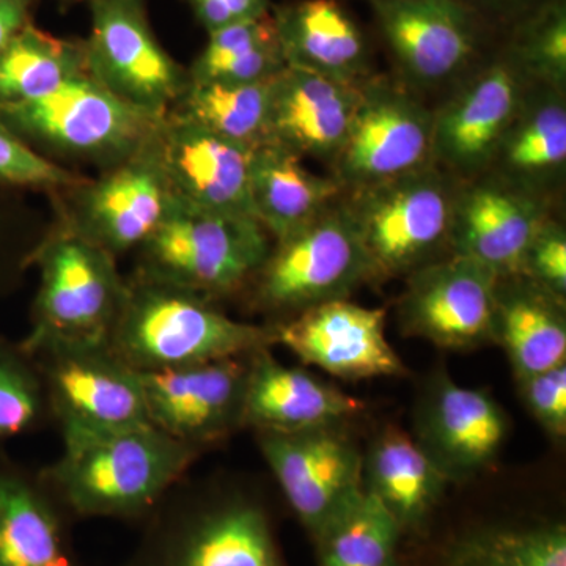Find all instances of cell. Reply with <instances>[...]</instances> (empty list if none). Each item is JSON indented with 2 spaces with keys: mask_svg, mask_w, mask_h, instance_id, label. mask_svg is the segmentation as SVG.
Segmentation results:
<instances>
[{
  "mask_svg": "<svg viewBox=\"0 0 566 566\" xmlns=\"http://www.w3.org/2000/svg\"><path fill=\"white\" fill-rule=\"evenodd\" d=\"M63 444L44 482L59 504L84 517L150 515L200 453L153 424L63 436Z\"/></svg>",
  "mask_w": 566,
  "mask_h": 566,
  "instance_id": "obj_1",
  "label": "cell"
},
{
  "mask_svg": "<svg viewBox=\"0 0 566 566\" xmlns=\"http://www.w3.org/2000/svg\"><path fill=\"white\" fill-rule=\"evenodd\" d=\"M109 345L137 371L170 370L274 345L271 326L238 322L200 294L137 275Z\"/></svg>",
  "mask_w": 566,
  "mask_h": 566,
  "instance_id": "obj_2",
  "label": "cell"
},
{
  "mask_svg": "<svg viewBox=\"0 0 566 566\" xmlns=\"http://www.w3.org/2000/svg\"><path fill=\"white\" fill-rule=\"evenodd\" d=\"M460 178L430 164L342 197L374 281L409 275L450 253Z\"/></svg>",
  "mask_w": 566,
  "mask_h": 566,
  "instance_id": "obj_3",
  "label": "cell"
},
{
  "mask_svg": "<svg viewBox=\"0 0 566 566\" xmlns=\"http://www.w3.org/2000/svg\"><path fill=\"white\" fill-rule=\"evenodd\" d=\"M140 252V275L212 300L255 279L271 243L253 218L199 210L177 200Z\"/></svg>",
  "mask_w": 566,
  "mask_h": 566,
  "instance_id": "obj_4",
  "label": "cell"
},
{
  "mask_svg": "<svg viewBox=\"0 0 566 566\" xmlns=\"http://www.w3.org/2000/svg\"><path fill=\"white\" fill-rule=\"evenodd\" d=\"M35 263L40 289L24 345L109 342L126 296L115 256L66 222L40 245Z\"/></svg>",
  "mask_w": 566,
  "mask_h": 566,
  "instance_id": "obj_5",
  "label": "cell"
},
{
  "mask_svg": "<svg viewBox=\"0 0 566 566\" xmlns=\"http://www.w3.org/2000/svg\"><path fill=\"white\" fill-rule=\"evenodd\" d=\"M43 381L48 406L63 436L102 434L151 424L140 374L109 342L24 345Z\"/></svg>",
  "mask_w": 566,
  "mask_h": 566,
  "instance_id": "obj_6",
  "label": "cell"
},
{
  "mask_svg": "<svg viewBox=\"0 0 566 566\" xmlns=\"http://www.w3.org/2000/svg\"><path fill=\"white\" fill-rule=\"evenodd\" d=\"M0 118L25 142L112 166L147 144L164 117L123 102L84 74L43 98L0 107Z\"/></svg>",
  "mask_w": 566,
  "mask_h": 566,
  "instance_id": "obj_7",
  "label": "cell"
},
{
  "mask_svg": "<svg viewBox=\"0 0 566 566\" xmlns=\"http://www.w3.org/2000/svg\"><path fill=\"white\" fill-rule=\"evenodd\" d=\"M255 281L259 305L292 315L327 301L349 300L364 283L374 282L342 199L277 241Z\"/></svg>",
  "mask_w": 566,
  "mask_h": 566,
  "instance_id": "obj_8",
  "label": "cell"
},
{
  "mask_svg": "<svg viewBox=\"0 0 566 566\" xmlns=\"http://www.w3.org/2000/svg\"><path fill=\"white\" fill-rule=\"evenodd\" d=\"M153 516L126 566H283L266 513L245 499L178 497Z\"/></svg>",
  "mask_w": 566,
  "mask_h": 566,
  "instance_id": "obj_9",
  "label": "cell"
},
{
  "mask_svg": "<svg viewBox=\"0 0 566 566\" xmlns=\"http://www.w3.org/2000/svg\"><path fill=\"white\" fill-rule=\"evenodd\" d=\"M84 41L88 74L123 102L166 117L188 88L181 69L156 39L144 0H93Z\"/></svg>",
  "mask_w": 566,
  "mask_h": 566,
  "instance_id": "obj_10",
  "label": "cell"
},
{
  "mask_svg": "<svg viewBox=\"0 0 566 566\" xmlns=\"http://www.w3.org/2000/svg\"><path fill=\"white\" fill-rule=\"evenodd\" d=\"M433 164V112L409 88L365 80L352 128L333 164L345 192L403 177Z\"/></svg>",
  "mask_w": 566,
  "mask_h": 566,
  "instance_id": "obj_11",
  "label": "cell"
},
{
  "mask_svg": "<svg viewBox=\"0 0 566 566\" xmlns=\"http://www.w3.org/2000/svg\"><path fill=\"white\" fill-rule=\"evenodd\" d=\"M345 424L296 433L255 431L283 495L315 539L364 493V455Z\"/></svg>",
  "mask_w": 566,
  "mask_h": 566,
  "instance_id": "obj_12",
  "label": "cell"
},
{
  "mask_svg": "<svg viewBox=\"0 0 566 566\" xmlns=\"http://www.w3.org/2000/svg\"><path fill=\"white\" fill-rule=\"evenodd\" d=\"M76 189L74 214L66 222L114 256L140 249L177 203L156 133L139 150Z\"/></svg>",
  "mask_w": 566,
  "mask_h": 566,
  "instance_id": "obj_13",
  "label": "cell"
},
{
  "mask_svg": "<svg viewBox=\"0 0 566 566\" xmlns=\"http://www.w3.org/2000/svg\"><path fill=\"white\" fill-rule=\"evenodd\" d=\"M497 275L482 264L449 255L406 275L398 323L408 337L447 349L493 344Z\"/></svg>",
  "mask_w": 566,
  "mask_h": 566,
  "instance_id": "obj_14",
  "label": "cell"
},
{
  "mask_svg": "<svg viewBox=\"0 0 566 566\" xmlns=\"http://www.w3.org/2000/svg\"><path fill=\"white\" fill-rule=\"evenodd\" d=\"M509 52L475 71L433 112V163L460 180L485 174L528 85Z\"/></svg>",
  "mask_w": 566,
  "mask_h": 566,
  "instance_id": "obj_15",
  "label": "cell"
},
{
  "mask_svg": "<svg viewBox=\"0 0 566 566\" xmlns=\"http://www.w3.org/2000/svg\"><path fill=\"white\" fill-rule=\"evenodd\" d=\"M249 357L139 371L153 427L200 452L243 428Z\"/></svg>",
  "mask_w": 566,
  "mask_h": 566,
  "instance_id": "obj_16",
  "label": "cell"
},
{
  "mask_svg": "<svg viewBox=\"0 0 566 566\" xmlns=\"http://www.w3.org/2000/svg\"><path fill=\"white\" fill-rule=\"evenodd\" d=\"M549 218L542 192L499 174L460 180L450 253L482 264L497 277L520 274L528 244Z\"/></svg>",
  "mask_w": 566,
  "mask_h": 566,
  "instance_id": "obj_17",
  "label": "cell"
},
{
  "mask_svg": "<svg viewBox=\"0 0 566 566\" xmlns=\"http://www.w3.org/2000/svg\"><path fill=\"white\" fill-rule=\"evenodd\" d=\"M271 327L274 344L345 381L406 374L403 360L386 337L385 308L327 301Z\"/></svg>",
  "mask_w": 566,
  "mask_h": 566,
  "instance_id": "obj_18",
  "label": "cell"
},
{
  "mask_svg": "<svg viewBox=\"0 0 566 566\" xmlns=\"http://www.w3.org/2000/svg\"><path fill=\"white\" fill-rule=\"evenodd\" d=\"M370 2L379 32L408 84H446L471 65L482 17L464 0Z\"/></svg>",
  "mask_w": 566,
  "mask_h": 566,
  "instance_id": "obj_19",
  "label": "cell"
},
{
  "mask_svg": "<svg viewBox=\"0 0 566 566\" xmlns=\"http://www.w3.org/2000/svg\"><path fill=\"white\" fill-rule=\"evenodd\" d=\"M509 417L485 390L436 375L416 416L415 441L447 482H465L497 460L509 434Z\"/></svg>",
  "mask_w": 566,
  "mask_h": 566,
  "instance_id": "obj_20",
  "label": "cell"
},
{
  "mask_svg": "<svg viewBox=\"0 0 566 566\" xmlns=\"http://www.w3.org/2000/svg\"><path fill=\"white\" fill-rule=\"evenodd\" d=\"M156 145L178 202L255 219L249 191L252 148L223 139L174 112L163 118Z\"/></svg>",
  "mask_w": 566,
  "mask_h": 566,
  "instance_id": "obj_21",
  "label": "cell"
},
{
  "mask_svg": "<svg viewBox=\"0 0 566 566\" xmlns=\"http://www.w3.org/2000/svg\"><path fill=\"white\" fill-rule=\"evenodd\" d=\"M360 84L286 65L273 80L270 142L333 166L359 106Z\"/></svg>",
  "mask_w": 566,
  "mask_h": 566,
  "instance_id": "obj_22",
  "label": "cell"
},
{
  "mask_svg": "<svg viewBox=\"0 0 566 566\" xmlns=\"http://www.w3.org/2000/svg\"><path fill=\"white\" fill-rule=\"evenodd\" d=\"M364 403L304 368L279 363L270 348L249 357L243 428L296 433L348 422Z\"/></svg>",
  "mask_w": 566,
  "mask_h": 566,
  "instance_id": "obj_23",
  "label": "cell"
},
{
  "mask_svg": "<svg viewBox=\"0 0 566 566\" xmlns=\"http://www.w3.org/2000/svg\"><path fill=\"white\" fill-rule=\"evenodd\" d=\"M273 17L286 65L349 84L370 77L364 32L338 0H296Z\"/></svg>",
  "mask_w": 566,
  "mask_h": 566,
  "instance_id": "obj_24",
  "label": "cell"
},
{
  "mask_svg": "<svg viewBox=\"0 0 566 566\" xmlns=\"http://www.w3.org/2000/svg\"><path fill=\"white\" fill-rule=\"evenodd\" d=\"M565 303L526 275L497 279L493 344L504 349L515 379L566 363Z\"/></svg>",
  "mask_w": 566,
  "mask_h": 566,
  "instance_id": "obj_25",
  "label": "cell"
},
{
  "mask_svg": "<svg viewBox=\"0 0 566 566\" xmlns=\"http://www.w3.org/2000/svg\"><path fill=\"white\" fill-rule=\"evenodd\" d=\"M303 159L274 142L252 150V211L275 243L314 221L345 193L334 177H319L304 166Z\"/></svg>",
  "mask_w": 566,
  "mask_h": 566,
  "instance_id": "obj_26",
  "label": "cell"
},
{
  "mask_svg": "<svg viewBox=\"0 0 566 566\" xmlns=\"http://www.w3.org/2000/svg\"><path fill=\"white\" fill-rule=\"evenodd\" d=\"M0 566H82L46 482L0 471Z\"/></svg>",
  "mask_w": 566,
  "mask_h": 566,
  "instance_id": "obj_27",
  "label": "cell"
},
{
  "mask_svg": "<svg viewBox=\"0 0 566 566\" xmlns=\"http://www.w3.org/2000/svg\"><path fill=\"white\" fill-rule=\"evenodd\" d=\"M565 164V91L531 84L491 167L506 180L542 192V186L564 174Z\"/></svg>",
  "mask_w": 566,
  "mask_h": 566,
  "instance_id": "obj_28",
  "label": "cell"
},
{
  "mask_svg": "<svg viewBox=\"0 0 566 566\" xmlns=\"http://www.w3.org/2000/svg\"><path fill=\"white\" fill-rule=\"evenodd\" d=\"M364 490L389 510L401 528L419 526L444 494L447 480L415 438L390 427L364 455Z\"/></svg>",
  "mask_w": 566,
  "mask_h": 566,
  "instance_id": "obj_29",
  "label": "cell"
},
{
  "mask_svg": "<svg viewBox=\"0 0 566 566\" xmlns=\"http://www.w3.org/2000/svg\"><path fill=\"white\" fill-rule=\"evenodd\" d=\"M84 74V41L57 39L29 22L0 51V107L43 98Z\"/></svg>",
  "mask_w": 566,
  "mask_h": 566,
  "instance_id": "obj_30",
  "label": "cell"
},
{
  "mask_svg": "<svg viewBox=\"0 0 566 566\" xmlns=\"http://www.w3.org/2000/svg\"><path fill=\"white\" fill-rule=\"evenodd\" d=\"M274 77L259 82H189L170 112L253 150L270 142Z\"/></svg>",
  "mask_w": 566,
  "mask_h": 566,
  "instance_id": "obj_31",
  "label": "cell"
},
{
  "mask_svg": "<svg viewBox=\"0 0 566 566\" xmlns=\"http://www.w3.org/2000/svg\"><path fill=\"white\" fill-rule=\"evenodd\" d=\"M273 11L208 33L189 82H259L285 69Z\"/></svg>",
  "mask_w": 566,
  "mask_h": 566,
  "instance_id": "obj_32",
  "label": "cell"
},
{
  "mask_svg": "<svg viewBox=\"0 0 566 566\" xmlns=\"http://www.w3.org/2000/svg\"><path fill=\"white\" fill-rule=\"evenodd\" d=\"M441 566H566L564 524L486 527L447 546Z\"/></svg>",
  "mask_w": 566,
  "mask_h": 566,
  "instance_id": "obj_33",
  "label": "cell"
},
{
  "mask_svg": "<svg viewBox=\"0 0 566 566\" xmlns=\"http://www.w3.org/2000/svg\"><path fill=\"white\" fill-rule=\"evenodd\" d=\"M400 524L374 494L364 493L315 539L319 566H398Z\"/></svg>",
  "mask_w": 566,
  "mask_h": 566,
  "instance_id": "obj_34",
  "label": "cell"
},
{
  "mask_svg": "<svg viewBox=\"0 0 566 566\" xmlns=\"http://www.w3.org/2000/svg\"><path fill=\"white\" fill-rule=\"evenodd\" d=\"M509 54L532 84L565 91V0H543L528 11L517 25Z\"/></svg>",
  "mask_w": 566,
  "mask_h": 566,
  "instance_id": "obj_35",
  "label": "cell"
},
{
  "mask_svg": "<svg viewBox=\"0 0 566 566\" xmlns=\"http://www.w3.org/2000/svg\"><path fill=\"white\" fill-rule=\"evenodd\" d=\"M48 408L43 381L31 357L0 345V438L31 430Z\"/></svg>",
  "mask_w": 566,
  "mask_h": 566,
  "instance_id": "obj_36",
  "label": "cell"
},
{
  "mask_svg": "<svg viewBox=\"0 0 566 566\" xmlns=\"http://www.w3.org/2000/svg\"><path fill=\"white\" fill-rule=\"evenodd\" d=\"M87 178L57 166L33 150L0 118V182L35 188H80Z\"/></svg>",
  "mask_w": 566,
  "mask_h": 566,
  "instance_id": "obj_37",
  "label": "cell"
},
{
  "mask_svg": "<svg viewBox=\"0 0 566 566\" xmlns=\"http://www.w3.org/2000/svg\"><path fill=\"white\" fill-rule=\"evenodd\" d=\"M517 392L528 415L547 434L564 439L566 434V363L516 379Z\"/></svg>",
  "mask_w": 566,
  "mask_h": 566,
  "instance_id": "obj_38",
  "label": "cell"
},
{
  "mask_svg": "<svg viewBox=\"0 0 566 566\" xmlns=\"http://www.w3.org/2000/svg\"><path fill=\"white\" fill-rule=\"evenodd\" d=\"M566 301V230L549 218L536 232L524 255L521 273Z\"/></svg>",
  "mask_w": 566,
  "mask_h": 566,
  "instance_id": "obj_39",
  "label": "cell"
},
{
  "mask_svg": "<svg viewBox=\"0 0 566 566\" xmlns=\"http://www.w3.org/2000/svg\"><path fill=\"white\" fill-rule=\"evenodd\" d=\"M197 20L208 33L262 17L270 11V0H189Z\"/></svg>",
  "mask_w": 566,
  "mask_h": 566,
  "instance_id": "obj_40",
  "label": "cell"
},
{
  "mask_svg": "<svg viewBox=\"0 0 566 566\" xmlns=\"http://www.w3.org/2000/svg\"><path fill=\"white\" fill-rule=\"evenodd\" d=\"M32 0H0V51L28 25Z\"/></svg>",
  "mask_w": 566,
  "mask_h": 566,
  "instance_id": "obj_41",
  "label": "cell"
},
{
  "mask_svg": "<svg viewBox=\"0 0 566 566\" xmlns=\"http://www.w3.org/2000/svg\"><path fill=\"white\" fill-rule=\"evenodd\" d=\"M464 2L471 6L480 17H482L483 11L501 14V17H512V14L523 13V11L528 13L542 3L536 2V0H464Z\"/></svg>",
  "mask_w": 566,
  "mask_h": 566,
  "instance_id": "obj_42",
  "label": "cell"
},
{
  "mask_svg": "<svg viewBox=\"0 0 566 566\" xmlns=\"http://www.w3.org/2000/svg\"><path fill=\"white\" fill-rule=\"evenodd\" d=\"M88 2H93V0H88Z\"/></svg>",
  "mask_w": 566,
  "mask_h": 566,
  "instance_id": "obj_43",
  "label": "cell"
}]
</instances>
